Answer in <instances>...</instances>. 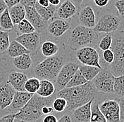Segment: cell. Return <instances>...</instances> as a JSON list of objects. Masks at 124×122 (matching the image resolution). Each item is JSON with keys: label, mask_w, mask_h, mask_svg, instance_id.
<instances>
[{"label": "cell", "mask_w": 124, "mask_h": 122, "mask_svg": "<svg viewBox=\"0 0 124 122\" xmlns=\"http://www.w3.org/2000/svg\"><path fill=\"white\" fill-rule=\"evenodd\" d=\"M39 84L40 80L37 77L28 78L25 84V91L31 94H35L39 87Z\"/></svg>", "instance_id": "4dcf8cb0"}, {"label": "cell", "mask_w": 124, "mask_h": 122, "mask_svg": "<svg viewBox=\"0 0 124 122\" xmlns=\"http://www.w3.org/2000/svg\"><path fill=\"white\" fill-rule=\"evenodd\" d=\"M5 4H7L8 8H11L12 7L17 5L18 4H20L21 0H4Z\"/></svg>", "instance_id": "7bdbcfd3"}, {"label": "cell", "mask_w": 124, "mask_h": 122, "mask_svg": "<svg viewBox=\"0 0 124 122\" xmlns=\"http://www.w3.org/2000/svg\"><path fill=\"white\" fill-rule=\"evenodd\" d=\"M98 37V33L94 32L93 29L79 25L70 32L68 38V44L72 50L77 51L80 48L93 44Z\"/></svg>", "instance_id": "5b68a950"}, {"label": "cell", "mask_w": 124, "mask_h": 122, "mask_svg": "<svg viewBox=\"0 0 124 122\" xmlns=\"http://www.w3.org/2000/svg\"><path fill=\"white\" fill-rule=\"evenodd\" d=\"M120 106V120L121 122L124 121V98H119L118 101Z\"/></svg>", "instance_id": "f35d334b"}, {"label": "cell", "mask_w": 124, "mask_h": 122, "mask_svg": "<svg viewBox=\"0 0 124 122\" xmlns=\"http://www.w3.org/2000/svg\"><path fill=\"white\" fill-rule=\"evenodd\" d=\"M121 24V18L118 14L105 8L98 13L96 18V25L93 30L97 33L116 32Z\"/></svg>", "instance_id": "8992f818"}, {"label": "cell", "mask_w": 124, "mask_h": 122, "mask_svg": "<svg viewBox=\"0 0 124 122\" xmlns=\"http://www.w3.org/2000/svg\"><path fill=\"white\" fill-rule=\"evenodd\" d=\"M8 12L14 25H18L25 18V8L21 4H18L10 8Z\"/></svg>", "instance_id": "7402d4cb"}, {"label": "cell", "mask_w": 124, "mask_h": 122, "mask_svg": "<svg viewBox=\"0 0 124 122\" xmlns=\"http://www.w3.org/2000/svg\"><path fill=\"white\" fill-rule=\"evenodd\" d=\"M70 1H71L75 5H76V7L77 8H79L80 6H81V4H82V3H83V1H84V0H70Z\"/></svg>", "instance_id": "681fc988"}, {"label": "cell", "mask_w": 124, "mask_h": 122, "mask_svg": "<svg viewBox=\"0 0 124 122\" xmlns=\"http://www.w3.org/2000/svg\"><path fill=\"white\" fill-rule=\"evenodd\" d=\"M32 95L33 94H31L25 91H16L14 97L10 105L3 110H0V116L18 113L28 103Z\"/></svg>", "instance_id": "30bf717a"}, {"label": "cell", "mask_w": 124, "mask_h": 122, "mask_svg": "<svg viewBox=\"0 0 124 122\" xmlns=\"http://www.w3.org/2000/svg\"><path fill=\"white\" fill-rule=\"evenodd\" d=\"M99 109L107 122H120V106L118 101L107 99L99 103Z\"/></svg>", "instance_id": "8fae6325"}, {"label": "cell", "mask_w": 124, "mask_h": 122, "mask_svg": "<svg viewBox=\"0 0 124 122\" xmlns=\"http://www.w3.org/2000/svg\"><path fill=\"white\" fill-rule=\"evenodd\" d=\"M15 41L21 44L31 54H36L40 45V36L38 32H34L30 34L18 35L16 37Z\"/></svg>", "instance_id": "7c38bea8"}, {"label": "cell", "mask_w": 124, "mask_h": 122, "mask_svg": "<svg viewBox=\"0 0 124 122\" xmlns=\"http://www.w3.org/2000/svg\"><path fill=\"white\" fill-rule=\"evenodd\" d=\"M13 65L17 69L21 71L29 70L32 67V60L31 54H23L14 58Z\"/></svg>", "instance_id": "44dd1931"}, {"label": "cell", "mask_w": 124, "mask_h": 122, "mask_svg": "<svg viewBox=\"0 0 124 122\" xmlns=\"http://www.w3.org/2000/svg\"><path fill=\"white\" fill-rule=\"evenodd\" d=\"M59 50V46L52 41H45L41 46V51L42 55L46 57L49 58L56 55Z\"/></svg>", "instance_id": "484cf974"}, {"label": "cell", "mask_w": 124, "mask_h": 122, "mask_svg": "<svg viewBox=\"0 0 124 122\" xmlns=\"http://www.w3.org/2000/svg\"><path fill=\"white\" fill-rule=\"evenodd\" d=\"M7 53L8 56L12 58H15L23 54H31L30 51H28L21 44H19L15 40L10 43V45L7 50Z\"/></svg>", "instance_id": "cb8c5ba5"}, {"label": "cell", "mask_w": 124, "mask_h": 122, "mask_svg": "<svg viewBox=\"0 0 124 122\" xmlns=\"http://www.w3.org/2000/svg\"><path fill=\"white\" fill-rule=\"evenodd\" d=\"M56 98L55 94L49 98H42L36 93L33 94L31 100L23 109L16 114V120L22 122H35L43 116L42 108L45 105H51Z\"/></svg>", "instance_id": "7a4b0ae2"}, {"label": "cell", "mask_w": 124, "mask_h": 122, "mask_svg": "<svg viewBox=\"0 0 124 122\" xmlns=\"http://www.w3.org/2000/svg\"><path fill=\"white\" fill-rule=\"evenodd\" d=\"M96 15L90 6L87 5L81 8L78 15V22L80 25L94 29L96 25Z\"/></svg>", "instance_id": "5bb4252c"}, {"label": "cell", "mask_w": 124, "mask_h": 122, "mask_svg": "<svg viewBox=\"0 0 124 122\" xmlns=\"http://www.w3.org/2000/svg\"><path fill=\"white\" fill-rule=\"evenodd\" d=\"M49 2L51 5L54 6V7H57L61 4L60 0H49Z\"/></svg>", "instance_id": "c3c4849f"}, {"label": "cell", "mask_w": 124, "mask_h": 122, "mask_svg": "<svg viewBox=\"0 0 124 122\" xmlns=\"http://www.w3.org/2000/svg\"><path fill=\"white\" fill-rule=\"evenodd\" d=\"M79 68V65L73 62H69L65 63L60 69L58 75L55 79V88L57 91L66 87L69 82L72 76L77 72Z\"/></svg>", "instance_id": "9c48e42d"}, {"label": "cell", "mask_w": 124, "mask_h": 122, "mask_svg": "<svg viewBox=\"0 0 124 122\" xmlns=\"http://www.w3.org/2000/svg\"><path fill=\"white\" fill-rule=\"evenodd\" d=\"M70 23L62 19H54L46 27L47 32L52 37L58 38L62 37L70 28Z\"/></svg>", "instance_id": "2e32d148"}, {"label": "cell", "mask_w": 124, "mask_h": 122, "mask_svg": "<svg viewBox=\"0 0 124 122\" xmlns=\"http://www.w3.org/2000/svg\"><path fill=\"white\" fill-rule=\"evenodd\" d=\"M115 7L118 11V15L120 18L124 20V0H116Z\"/></svg>", "instance_id": "d590c367"}, {"label": "cell", "mask_w": 124, "mask_h": 122, "mask_svg": "<svg viewBox=\"0 0 124 122\" xmlns=\"http://www.w3.org/2000/svg\"><path fill=\"white\" fill-rule=\"evenodd\" d=\"M94 100L72 111L75 122H90L91 117V107Z\"/></svg>", "instance_id": "d6986e66"}, {"label": "cell", "mask_w": 124, "mask_h": 122, "mask_svg": "<svg viewBox=\"0 0 124 122\" xmlns=\"http://www.w3.org/2000/svg\"><path fill=\"white\" fill-rule=\"evenodd\" d=\"M66 57L62 54H56L46 58L38 62L34 68V75L39 80L55 81L62 66L65 64Z\"/></svg>", "instance_id": "3957f363"}, {"label": "cell", "mask_w": 124, "mask_h": 122, "mask_svg": "<svg viewBox=\"0 0 124 122\" xmlns=\"http://www.w3.org/2000/svg\"><path fill=\"white\" fill-rule=\"evenodd\" d=\"M94 4L100 8L105 7L109 2V0H93Z\"/></svg>", "instance_id": "60d3db41"}, {"label": "cell", "mask_w": 124, "mask_h": 122, "mask_svg": "<svg viewBox=\"0 0 124 122\" xmlns=\"http://www.w3.org/2000/svg\"><path fill=\"white\" fill-rule=\"evenodd\" d=\"M79 71L81 72L87 81H91L93 79L97 76L102 69L87 65H79Z\"/></svg>", "instance_id": "d4e9b609"}, {"label": "cell", "mask_w": 124, "mask_h": 122, "mask_svg": "<svg viewBox=\"0 0 124 122\" xmlns=\"http://www.w3.org/2000/svg\"><path fill=\"white\" fill-rule=\"evenodd\" d=\"M37 3L42 7H48L50 5L49 0H38Z\"/></svg>", "instance_id": "7dc6e473"}, {"label": "cell", "mask_w": 124, "mask_h": 122, "mask_svg": "<svg viewBox=\"0 0 124 122\" xmlns=\"http://www.w3.org/2000/svg\"><path fill=\"white\" fill-rule=\"evenodd\" d=\"M56 92L54 83L51 81L42 79L40 80V84L36 94L42 98H49L54 95Z\"/></svg>", "instance_id": "ffe728a7"}, {"label": "cell", "mask_w": 124, "mask_h": 122, "mask_svg": "<svg viewBox=\"0 0 124 122\" xmlns=\"http://www.w3.org/2000/svg\"><path fill=\"white\" fill-rule=\"evenodd\" d=\"M76 57L83 65L93 66L102 69L100 63V54L92 46H85L78 49L76 52Z\"/></svg>", "instance_id": "ba28073f"}, {"label": "cell", "mask_w": 124, "mask_h": 122, "mask_svg": "<svg viewBox=\"0 0 124 122\" xmlns=\"http://www.w3.org/2000/svg\"><path fill=\"white\" fill-rule=\"evenodd\" d=\"M113 39V33L107 34L104 37H103L99 42V48L101 51H106L111 48Z\"/></svg>", "instance_id": "836d02e7"}, {"label": "cell", "mask_w": 124, "mask_h": 122, "mask_svg": "<svg viewBox=\"0 0 124 122\" xmlns=\"http://www.w3.org/2000/svg\"><path fill=\"white\" fill-rule=\"evenodd\" d=\"M91 81L97 92L103 93H114V76L109 69L102 68L100 73Z\"/></svg>", "instance_id": "52a82bcc"}, {"label": "cell", "mask_w": 124, "mask_h": 122, "mask_svg": "<svg viewBox=\"0 0 124 122\" xmlns=\"http://www.w3.org/2000/svg\"><path fill=\"white\" fill-rule=\"evenodd\" d=\"M8 8L7 4H5L4 0H0V15L2 14L5 10H7Z\"/></svg>", "instance_id": "bcb514c9"}, {"label": "cell", "mask_w": 124, "mask_h": 122, "mask_svg": "<svg viewBox=\"0 0 124 122\" xmlns=\"http://www.w3.org/2000/svg\"><path fill=\"white\" fill-rule=\"evenodd\" d=\"M54 112V109L52 105H45L42 108V113L44 115H51Z\"/></svg>", "instance_id": "ab89813d"}, {"label": "cell", "mask_w": 124, "mask_h": 122, "mask_svg": "<svg viewBox=\"0 0 124 122\" xmlns=\"http://www.w3.org/2000/svg\"><path fill=\"white\" fill-rule=\"evenodd\" d=\"M17 29L19 33V35L30 34V33H32L35 32V30L33 27V26L25 18L23 19L22 21H21L17 25Z\"/></svg>", "instance_id": "1f68e13d"}, {"label": "cell", "mask_w": 124, "mask_h": 122, "mask_svg": "<svg viewBox=\"0 0 124 122\" xmlns=\"http://www.w3.org/2000/svg\"><path fill=\"white\" fill-rule=\"evenodd\" d=\"M102 55H103L104 61H105L108 65H111L114 62V54H113V52H112V51L111 49L104 51Z\"/></svg>", "instance_id": "8d00e7d4"}, {"label": "cell", "mask_w": 124, "mask_h": 122, "mask_svg": "<svg viewBox=\"0 0 124 122\" xmlns=\"http://www.w3.org/2000/svg\"><path fill=\"white\" fill-rule=\"evenodd\" d=\"M87 82L86 79L83 76L81 72L79 71V69L74 74V75L72 76L70 79L69 82L67 84L65 88H73V87H76V86H80L82 85H84Z\"/></svg>", "instance_id": "f1b7e54d"}, {"label": "cell", "mask_w": 124, "mask_h": 122, "mask_svg": "<svg viewBox=\"0 0 124 122\" xmlns=\"http://www.w3.org/2000/svg\"><path fill=\"white\" fill-rule=\"evenodd\" d=\"M57 122H73V121H72V119L70 115L65 114L58 120Z\"/></svg>", "instance_id": "f6af8a7d"}, {"label": "cell", "mask_w": 124, "mask_h": 122, "mask_svg": "<svg viewBox=\"0 0 124 122\" xmlns=\"http://www.w3.org/2000/svg\"><path fill=\"white\" fill-rule=\"evenodd\" d=\"M16 114H11L0 116V122H14Z\"/></svg>", "instance_id": "74e56055"}, {"label": "cell", "mask_w": 124, "mask_h": 122, "mask_svg": "<svg viewBox=\"0 0 124 122\" xmlns=\"http://www.w3.org/2000/svg\"><path fill=\"white\" fill-rule=\"evenodd\" d=\"M35 8L42 19L46 23L49 22L54 17L56 12V7L51 4L48 7H42L36 2L35 4Z\"/></svg>", "instance_id": "603a6c76"}, {"label": "cell", "mask_w": 124, "mask_h": 122, "mask_svg": "<svg viewBox=\"0 0 124 122\" xmlns=\"http://www.w3.org/2000/svg\"><path fill=\"white\" fill-rule=\"evenodd\" d=\"M97 91L95 90L92 81H88L84 85L64 88L55 93L56 97L63 98L66 100L67 106L66 110L72 112L90 101L95 99Z\"/></svg>", "instance_id": "6da1fadb"}, {"label": "cell", "mask_w": 124, "mask_h": 122, "mask_svg": "<svg viewBox=\"0 0 124 122\" xmlns=\"http://www.w3.org/2000/svg\"><path fill=\"white\" fill-rule=\"evenodd\" d=\"M28 79V76L26 74L21 72L12 71L8 74L7 81L16 91L24 92L25 84Z\"/></svg>", "instance_id": "e0dca14e"}, {"label": "cell", "mask_w": 124, "mask_h": 122, "mask_svg": "<svg viewBox=\"0 0 124 122\" xmlns=\"http://www.w3.org/2000/svg\"><path fill=\"white\" fill-rule=\"evenodd\" d=\"M90 122H107L105 117L99 109V102L95 99L94 100L91 107V117Z\"/></svg>", "instance_id": "83f0119b"}, {"label": "cell", "mask_w": 124, "mask_h": 122, "mask_svg": "<svg viewBox=\"0 0 124 122\" xmlns=\"http://www.w3.org/2000/svg\"><path fill=\"white\" fill-rule=\"evenodd\" d=\"M25 19H27L35 28V32L39 34L43 32L46 28V23L45 22L39 14L37 12L35 7H25Z\"/></svg>", "instance_id": "9a60e30c"}, {"label": "cell", "mask_w": 124, "mask_h": 122, "mask_svg": "<svg viewBox=\"0 0 124 122\" xmlns=\"http://www.w3.org/2000/svg\"></svg>", "instance_id": "816d5d0a"}, {"label": "cell", "mask_w": 124, "mask_h": 122, "mask_svg": "<svg viewBox=\"0 0 124 122\" xmlns=\"http://www.w3.org/2000/svg\"><path fill=\"white\" fill-rule=\"evenodd\" d=\"M66 106H67V102L63 98L56 97L52 102V107L54 110L57 112H62L65 111L66 109Z\"/></svg>", "instance_id": "e575fe53"}, {"label": "cell", "mask_w": 124, "mask_h": 122, "mask_svg": "<svg viewBox=\"0 0 124 122\" xmlns=\"http://www.w3.org/2000/svg\"><path fill=\"white\" fill-rule=\"evenodd\" d=\"M78 8L70 0H66L59 5L56 11V15L59 19L67 20L77 14Z\"/></svg>", "instance_id": "ac0fdd59"}, {"label": "cell", "mask_w": 124, "mask_h": 122, "mask_svg": "<svg viewBox=\"0 0 124 122\" xmlns=\"http://www.w3.org/2000/svg\"><path fill=\"white\" fill-rule=\"evenodd\" d=\"M114 56V62L110 65L109 71L114 76L124 75V31L113 34L112 44L110 48Z\"/></svg>", "instance_id": "277c9868"}, {"label": "cell", "mask_w": 124, "mask_h": 122, "mask_svg": "<svg viewBox=\"0 0 124 122\" xmlns=\"http://www.w3.org/2000/svg\"><path fill=\"white\" fill-rule=\"evenodd\" d=\"M16 91L8 83L7 80L0 81V109L3 110L10 105L14 97Z\"/></svg>", "instance_id": "4fadbf2b"}, {"label": "cell", "mask_w": 124, "mask_h": 122, "mask_svg": "<svg viewBox=\"0 0 124 122\" xmlns=\"http://www.w3.org/2000/svg\"><path fill=\"white\" fill-rule=\"evenodd\" d=\"M38 0H21L20 4L25 7H35V3Z\"/></svg>", "instance_id": "b9f144b4"}, {"label": "cell", "mask_w": 124, "mask_h": 122, "mask_svg": "<svg viewBox=\"0 0 124 122\" xmlns=\"http://www.w3.org/2000/svg\"><path fill=\"white\" fill-rule=\"evenodd\" d=\"M0 27L2 30L8 32L14 30V25L9 15L8 8L5 10L4 12L0 15Z\"/></svg>", "instance_id": "4316f807"}, {"label": "cell", "mask_w": 124, "mask_h": 122, "mask_svg": "<svg viewBox=\"0 0 124 122\" xmlns=\"http://www.w3.org/2000/svg\"><path fill=\"white\" fill-rule=\"evenodd\" d=\"M114 93L120 97V98H124V75L114 76Z\"/></svg>", "instance_id": "f546056e"}, {"label": "cell", "mask_w": 124, "mask_h": 122, "mask_svg": "<svg viewBox=\"0 0 124 122\" xmlns=\"http://www.w3.org/2000/svg\"><path fill=\"white\" fill-rule=\"evenodd\" d=\"M58 119L53 115H46V116L43 119L42 122H57Z\"/></svg>", "instance_id": "ee69618b"}, {"label": "cell", "mask_w": 124, "mask_h": 122, "mask_svg": "<svg viewBox=\"0 0 124 122\" xmlns=\"http://www.w3.org/2000/svg\"><path fill=\"white\" fill-rule=\"evenodd\" d=\"M66 1V0H60V1H61V4H62V2H63V1Z\"/></svg>", "instance_id": "f907efd6"}, {"label": "cell", "mask_w": 124, "mask_h": 122, "mask_svg": "<svg viewBox=\"0 0 124 122\" xmlns=\"http://www.w3.org/2000/svg\"><path fill=\"white\" fill-rule=\"evenodd\" d=\"M10 43L9 32L0 30V54L7 51Z\"/></svg>", "instance_id": "d6a6232c"}]
</instances>
